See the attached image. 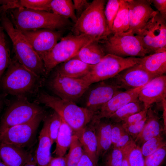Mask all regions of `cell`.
Instances as JSON below:
<instances>
[{
    "mask_svg": "<svg viewBox=\"0 0 166 166\" xmlns=\"http://www.w3.org/2000/svg\"><path fill=\"white\" fill-rule=\"evenodd\" d=\"M160 118L158 113L150 107L147 110L146 119L143 128L134 142L140 146L151 138L162 134L164 130Z\"/></svg>",
    "mask_w": 166,
    "mask_h": 166,
    "instance_id": "44dd1931",
    "label": "cell"
},
{
    "mask_svg": "<svg viewBox=\"0 0 166 166\" xmlns=\"http://www.w3.org/2000/svg\"><path fill=\"white\" fill-rule=\"evenodd\" d=\"M134 141V140H133L125 147L121 149L123 155V158L121 166H129L128 159V154L131 145Z\"/></svg>",
    "mask_w": 166,
    "mask_h": 166,
    "instance_id": "c3c4849f",
    "label": "cell"
},
{
    "mask_svg": "<svg viewBox=\"0 0 166 166\" xmlns=\"http://www.w3.org/2000/svg\"><path fill=\"white\" fill-rule=\"evenodd\" d=\"M73 134L72 128L62 119L55 141V149L53 152L56 156H63L65 155L71 144Z\"/></svg>",
    "mask_w": 166,
    "mask_h": 166,
    "instance_id": "4316f807",
    "label": "cell"
},
{
    "mask_svg": "<svg viewBox=\"0 0 166 166\" xmlns=\"http://www.w3.org/2000/svg\"><path fill=\"white\" fill-rule=\"evenodd\" d=\"M11 22L20 31L48 29L58 30L70 26L68 19L54 13L19 7L10 12Z\"/></svg>",
    "mask_w": 166,
    "mask_h": 166,
    "instance_id": "3957f363",
    "label": "cell"
},
{
    "mask_svg": "<svg viewBox=\"0 0 166 166\" xmlns=\"http://www.w3.org/2000/svg\"><path fill=\"white\" fill-rule=\"evenodd\" d=\"M163 109V119L164 121V130L166 129V100H165L161 102Z\"/></svg>",
    "mask_w": 166,
    "mask_h": 166,
    "instance_id": "f907efd6",
    "label": "cell"
},
{
    "mask_svg": "<svg viewBox=\"0 0 166 166\" xmlns=\"http://www.w3.org/2000/svg\"><path fill=\"white\" fill-rule=\"evenodd\" d=\"M39 136V142L33 159L37 166H48L51 156V144L48 133L49 115L45 116Z\"/></svg>",
    "mask_w": 166,
    "mask_h": 166,
    "instance_id": "ffe728a7",
    "label": "cell"
},
{
    "mask_svg": "<svg viewBox=\"0 0 166 166\" xmlns=\"http://www.w3.org/2000/svg\"><path fill=\"white\" fill-rule=\"evenodd\" d=\"M155 77L166 73V51L155 52L141 57L140 63Z\"/></svg>",
    "mask_w": 166,
    "mask_h": 166,
    "instance_id": "d4e9b609",
    "label": "cell"
},
{
    "mask_svg": "<svg viewBox=\"0 0 166 166\" xmlns=\"http://www.w3.org/2000/svg\"><path fill=\"white\" fill-rule=\"evenodd\" d=\"M8 95L2 93L0 94V113L5 106H7L10 101L7 98Z\"/></svg>",
    "mask_w": 166,
    "mask_h": 166,
    "instance_id": "681fc988",
    "label": "cell"
},
{
    "mask_svg": "<svg viewBox=\"0 0 166 166\" xmlns=\"http://www.w3.org/2000/svg\"><path fill=\"white\" fill-rule=\"evenodd\" d=\"M124 131L121 124L119 123L112 124L111 132L112 147L114 146L117 143Z\"/></svg>",
    "mask_w": 166,
    "mask_h": 166,
    "instance_id": "b9f144b4",
    "label": "cell"
},
{
    "mask_svg": "<svg viewBox=\"0 0 166 166\" xmlns=\"http://www.w3.org/2000/svg\"><path fill=\"white\" fill-rule=\"evenodd\" d=\"M151 2L161 16L166 20V0H152Z\"/></svg>",
    "mask_w": 166,
    "mask_h": 166,
    "instance_id": "f6af8a7d",
    "label": "cell"
},
{
    "mask_svg": "<svg viewBox=\"0 0 166 166\" xmlns=\"http://www.w3.org/2000/svg\"><path fill=\"white\" fill-rule=\"evenodd\" d=\"M106 54L99 42L93 41L84 46L72 58L93 65L100 62Z\"/></svg>",
    "mask_w": 166,
    "mask_h": 166,
    "instance_id": "484cf974",
    "label": "cell"
},
{
    "mask_svg": "<svg viewBox=\"0 0 166 166\" xmlns=\"http://www.w3.org/2000/svg\"><path fill=\"white\" fill-rule=\"evenodd\" d=\"M121 2V0H109L105 7V16L112 33L113 22L119 10Z\"/></svg>",
    "mask_w": 166,
    "mask_h": 166,
    "instance_id": "836d02e7",
    "label": "cell"
},
{
    "mask_svg": "<svg viewBox=\"0 0 166 166\" xmlns=\"http://www.w3.org/2000/svg\"><path fill=\"white\" fill-rule=\"evenodd\" d=\"M33 158L24 148L15 145L0 143V159L7 166H23Z\"/></svg>",
    "mask_w": 166,
    "mask_h": 166,
    "instance_id": "d6986e66",
    "label": "cell"
},
{
    "mask_svg": "<svg viewBox=\"0 0 166 166\" xmlns=\"http://www.w3.org/2000/svg\"><path fill=\"white\" fill-rule=\"evenodd\" d=\"M129 28L128 8L127 0H121L120 6L113 22L112 34L127 32Z\"/></svg>",
    "mask_w": 166,
    "mask_h": 166,
    "instance_id": "f1b7e54d",
    "label": "cell"
},
{
    "mask_svg": "<svg viewBox=\"0 0 166 166\" xmlns=\"http://www.w3.org/2000/svg\"><path fill=\"white\" fill-rule=\"evenodd\" d=\"M77 137L84 152L98 164V144L93 122L92 121Z\"/></svg>",
    "mask_w": 166,
    "mask_h": 166,
    "instance_id": "603a6c76",
    "label": "cell"
},
{
    "mask_svg": "<svg viewBox=\"0 0 166 166\" xmlns=\"http://www.w3.org/2000/svg\"><path fill=\"white\" fill-rule=\"evenodd\" d=\"M48 166H66V159L63 156L51 157Z\"/></svg>",
    "mask_w": 166,
    "mask_h": 166,
    "instance_id": "7dc6e473",
    "label": "cell"
},
{
    "mask_svg": "<svg viewBox=\"0 0 166 166\" xmlns=\"http://www.w3.org/2000/svg\"><path fill=\"white\" fill-rule=\"evenodd\" d=\"M105 3V0H94L90 3L73 26L74 35L93 37L99 42L112 34L104 14Z\"/></svg>",
    "mask_w": 166,
    "mask_h": 166,
    "instance_id": "5b68a950",
    "label": "cell"
},
{
    "mask_svg": "<svg viewBox=\"0 0 166 166\" xmlns=\"http://www.w3.org/2000/svg\"><path fill=\"white\" fill-rule=\"evenodd\" d=\"M23 166H37V165L33 158L32 160Z\"/></svg>",
    "mask_w": 166,
    "mask_h": 166,
    "instance_id": "816d5d0a",
    "label": "cell"
},
{
    "mask_svg": "<svg viewBox=\"0 0 166 166\" xmlns=\"http://www.w3.org/2000/svg\"><path fill=\"white\" fill-rule=\"evenodd\" d=\"M93 41H98L94 37L85 34L62 37L42 58L47 76L57 66L72 58L84 46Z\"/></svg>",
    "mask_w": 166,
    "mask_h": 166,
    "instance_id": "8992f818",
    "label": "cell"
},
{
    "mask_svg": "<svg viewBox=\"0 0 166 166\" xmlns=\"http://www.w3.org/2000/svg\"><path fill=\"white\" fill-rule=\"evenodd\" d=\"M49 116L48 133L51 144H53L56 141L61 124L62 119L55 111L49 115Z\"/></svg>",
    "mask_w": 166,
    "mask_h": 166,
    "instance_id": "74e56055",
    "label": "cell"
},
{
    "mask_svg": "<svg viewBox=\"0 0 166 166\" xmlns=\"http://www.w3.org/2000/svg\"><path fill=\"white\" fill-rule=\"evenodd\" d=\"M51 12L64 18L71 19L75 23L77 18L71 0H52L50 4Z\"/></svg>",
    "mask_w": 166,
    "mask_h": 166,
    "instance_id": "83f0119b",
    "label": "cell"
},
{
    "mask_svg": "<svg viewBox=\"0 0 166 166\" xmlns=\"http://www.w3.org/2000/svg\"><path fill=\"white\" fill-rule=\"evenodd\" d=\"M166 145V142L162 134L154 136L144 143L140 147L144 159L160 148Z\"/></svg>",
    "mask_w": 166,
    "mask_h": 166,
    "instance_id": "d6a6232c",
    "label": "cell"
},
{
    "mask_svg": "<svg viewBox=\"0 0 166 166\" xmlns=\"http://www.w3.org/2000/svg\"><path fill=\"white\" fill-rule=\"evenodd\" d=\"M48 85L57 97L75 103L81 99L89 86L81 78L69 77L55 72Z\"/></svg>",
    "mask_w": 166,
    "mask_h": 166,
    "instance_id": "7c38bea8",
    "label": "cell"
},
{
    "mask_svg": "<svg viewBox=\"0 0 166 166\" xmlns=\"http://www.w3.org/2000/svg\"><path fill=\"white\" fill-rule=\"evenodd\" d=\"M6 106L0 122V134L10 127L26 123L45 112L39 104L35 101L31 102L26 97H17Z\"/></svg>",
    "mask_w": 166,
    "mask_h": 166,
    "instance_id": "9c48e42d",
    "label": "cell"
},
{
    "mask_svg": "<svg viewBox=\"0 0 166 166\" xmlns=\"http://www.w3.org/2000/svg\"><path fill=\"white\" fill-rule=\"evenodd\" d=\"M45 77L26 68L14 57L0 81L2 93L16 97L37 96L44 85Z\"/></svg>",
    "mask_w": 166,
    "mask_h": 166,
    "instance_id": "6da1fadb",
    "label": "cell"
},
{
    "mask_svg": "<svg viewBox=\"0 0 166 166\" xmlns=\"http://www.w3.org/2000/svg\"><path fill=\"white\" fill-rule=\"evenodd\" d=\"M166 155V147L164 146L145 157L144 166H161Z\"/></svg>",
    "mask_w": 166,
    "mask_h": 166,
    "instance_id": "f35d334b",
    "label": "cell"
},
{
    "mask_svg": "<svg viewBox=\"0 0 166 166\" xmlns=\"http://www.w3.org/2000/svg\"><path fill=\"white\" fill-rule=\"evenodd\" d=\"M0 166H7L0 159Z\"/></svg>",
    "mask_w": 166,
    "mask_h": 166,
    "instance_id": "f5cc1de1",
    "label": "cell"
},
{
    "mask_svg": "<svg viewBox=\"0 0 166 166\" xmlns=\"http://www.w3.org/2000/svg\"><path fill=\"white\" fill-rule=\"evenodd\" d=\"M98 164L95 162L84 151L83 155L77 166H96Z\"/></svg>",
    "mask_w": 166,
    "mask_h": 166,
    "instance_id": "bcb514c9",
    "label": "cell"
},
{
    "mask_svg": "<svg viewBox=\"0 0 166 166\" xmlns=\"http://www.w3.org/2000/svg\"><path fill=\"white\" fill-rule=\"evenodd\" d=\"M92 66L79 59L72 58L57 66L55 72L65 76L81 78L88 73Z\"/></svg>",
    "mask_w": 166,
    "mask_h": 166,
    "instance_id": "cb8c5ba5",
    "label": "cell"
},
{
    "mask_svg": "<svg viewBox=\"0 0 166 166\" xmlns=\"http://www.w3.org/2000/svg\"><path fill=\"white\" fill-rule=\"evenodd\" d=\"M146 119V117L136 124L130 125L122 126L125 132L134 140L137 136L141 131L144 126Z\"/></svg>",
    "mask_w": 166,
    "mask_h": 166,
    "instance_id": "ab89813d",
    "label": "cell"
},
{
    "mask_svg": "<svg viewBox=\"0 0 166 166\" xmlns=\"http://www.w3.org/2000/svg\"><path fill=\"white\" fill-rule=\"evenodd\" d=\"M135 35L143 48L151 53L166 51V20L157 10L142 29Z\"/></svg>",
    "mask_w": 166,
    "mask_h": 166,
    "instance_id": "30bf717a",
    "label": "cell"
},
{
    "mask_svg": "<svg viewBox=\"0 0 166 166\" xmlns=\"http://www.w3.org/2000/svg\"><path fill=\"white\" fill-rule=\"evenodd\" d=\"M106 54L122 57H143L152 54L144 49L136 35L131 31L111 34L99 42Z\"/></svg>",
    "mask_w": 166,
    "mask_h": 166,
    "instance_id": "52a82bcc",
    "label": "cell"
},
{
    "mask_svg": "<svg viewBox=\"0 0 166 166\" xmlns=\"http://www.w3.org/2000/svg\"><path fill=\"white\" fill-rule=\"evenodd\" d=\"M128 8L129 28L128 31L135 35L145 26L156 12L151 6L150 0H127Z\"/></svg>",
    "mask_w": 166,
    "mask_h": 166,
    "instance_id": "2e32d148",
    "label": "cell"
},
{
    "mask_svg": "<svg viewBox=\"0 0 166 166\" xmlns=\"http://www.w3.org/2000/svg\"><path fill=\"white\" fill-rule=\"evenodd\" d=\"M84 152L82 146L77 136L73 134L68 153L65 156L66 166H77Z\"/></svg>",
    "mask_w": 166,
    "mask_h": 166,
    "instance_id": "1f68e13d",
    "label": "cell"
},
{
    "mask_svg": "<svg viewBox=\"0 0 166 166\" xmlns=\"http://www.w3.org/2000/svg\"><path fill=\"white\" fill-rule=\"evenodd\" d=\"M147 110L144 109L128 117L121 122L122 126L130 125L139 122L146 117Z\"/></svg>",
    "mask_w": 166,
    "mask_h": 166,
    "instance_id": "60d3db41",
    "label": "cell"
},
{
    "mask_svg": "<svg viewBox=\"0 0 166 166\" xmlns=\"http://www.w3.org/2000/svg\"><path fill=\"white\" fill-rule=\"evenodd\" d=\"M143 86L134 89L119 91L101 107L95 115L93 119L99 120L109 118L121 107L137 99L139 93Z\"/></svg>",
    "mask_w": 166,
    "mask_h": 166,
    "instance_id": "ac0fdd59",
    "label": "cell"
},
{
    "mask_svg": "<svg viewBox=\"0 0 166 166\" xmlns=\"http://www.w3.org/2000/svg\"><path fill=\"white\" fill-rule=\"evenodd\" d=\"M20 31L42 59L62 37L61 30L48 29Z\"/></svg>",
    "mask_w": 166,
    "mask_h": 166,
    "instance_id": "5bb4252c",
    "label": "cell"
},
{
    "mask_svg": "<svg viewBox=\"0 0 166 166\" xmlns=\"http://www.w3.org/2000/svg\"><path fill=\"white\" fill-rule=\"evenodd\" d=\"M104 156V166H121L123 158L121 149L112 147Z\"/></svg>",
    "mask_w": 166,
    "mask_h": 166,
    "instance_id": "d590c367",
    "label": "cell"
},
{
    "mask_svg": "<svg viewBox=\"0 0 166 166\" xmlns=\"http://www.w3.org/2000/svg\"><path fill=\"white\" fill-rule=\"evenodd\" d=\"M53 109L72 128L73 134L78 136L92 121L95 114L85 107L75 102L62 99L40 91L34 101Z\"/></svg>",
    "mask_w": 166,
    "mask_h": 166,
    "instance_id": "7a4b0ae2",
    "label": "cell"
},
{
    "mask_svg": "<svg viewBox=\"0 0 166 166\" xmlns=\"http://www.w3.org/2000/svg\"><path fill=\"white\" fill-rule=\"evenodd\" d=\"M128 159L129 166H144V159L140 147L136 144L134 141L129 149Z\"/></svg>",
    "mask_w": 166,
    "mask_h": 166,
    "instance_id": "8d00e7d4",
    "label": "cell"
},
{
    "mask_svg": "<svg viewBox=\"0 0 166 166\" xmlns=\"http://www.w3.org/2000/svg\"><path fill=\"white\" fill-rule=\"evenodd\" d=\"M39 114L24 123L10 127L0 134V143H7L24 148L33 146L36 141L37 129L46 116Z\"/></svg>",
    "mask_w": 166,
    "mask_h": 166,
    "instance_id": "8fae6325",
    "label": "cell"
},
{
    "mask_svg": "<svg viewBox=\"0 0 166 166\" xmlns=\"http://www.w3.org/2000/svg\"><path fill=\"white\" fill-rule=\"evenodd\" d=\"M51 0H18V5L19 7L51 12L50 8Z\"/></svg>",
    "mask_w": 166,
    "mask_h": 166,
    "instance_id": "e575fe53",
    "label": "cell"
},
{
    "mask_svg": "<svg viewBox=\"0 0 166 166\" xmlns=\"http://www.w3.org/2000/svg\"><path fill=\"white\" fill-rule=\"evenodd\" d=\"M98 166V165H97V166Z\"/></svg>",
    "mask_w": 166,
    "mask_h": 166,
    "instance_id": "db71d44e",
    "label": "cell"
},
{
    "mask_svg": "<svg viewBox=\"0 0 166 166\" xmlns=\"http://www.w3.org/2000/svg\"><path fill=\"white\" fill-rule=\"evenodd\" d=\"M1 26L11 39L14 57L22 65L36 74L47 77L42 59L34 50L21 32L16 28L6 12L1 13Z\"/></svg>",
    "mask_w": 166,
    "mask_h": 166,
    "instance_id": "277c9868",
    "label": "cell"
},
{
    "mask_svg": "<svg viewBox=\"0 0 166 166\" xmlns=\"http://www.w3.org/2000/svg\"><path fill=\"white\" fill-rule=\"evenodd\" d=\"M140 57H122L107 54L97 64L92 65L88 73L81 78L88 86L112 78L123 70L140 64Z\"/></svg>",
    "mask_w": 166,
    "mask_h": 166,
    "instance_id": "ba28073f",
    "label": "cell"
},
{
    "mask_svg": "<svg viewBox=\"0 0 166 166\" xmlns=\"http://www.w3.org/2000/svg\"><path fill=\"white\" fill-rule=\"evenodd\" d=\"M97 120L93 119L97 138L99 156H103L111 148V121L105 120V118Z\"/></svg>",
    "mask_w": 166,
    "mask_h": 166,
    "instance_id": "7402d4cb",
    "label": "cell"
},
{
    "mask_svg": "<svg viewBox=\"0 0 166 166\" xmlns=\"http://www.w3.org/2000/svg\"><path fill=\"white\" fill-rule=\"evenodd\" d=\"M138 99L148 109L152 104L166 100V76L154 78L143 86L138 94Z\"/></svg>",
    "mask_w": 166,
    "mask_h": 166,
    "instance_id": "e0dca14e",
    "label": "cell"
},
{
    "mask_svg": "<svg viewBox=\"0 0 166 166\" xmlns=\"http://www.w3.org/2000/svg\"><path fill=\"white\" fill-rule=\"evenodd\" d=\"M134 140L124 130L118 141L113 147L121 149Z\"/></svg>",
    "mask_w": 166,
    "mask_h": 166,
    "instance_id": "ee69618b",
    "label": "cell"
},
{
    "mask_svg": "<svg viewBox=\"0 0 166 166\" xmlns=\"http://www.w3.org/2000/svg\"><path fill=\"white\" fill-rule=\"evenodd\" d=\"M12 61L3 29L0 25V81Z\"/></svg>",
    "mask_w": 166,
    "mask_h": 166,
    "instance_id": "4dcf8cb0",
    "label": "cell"
},
{
    "mask_svg": "<svg viewBox=\"0 0 166 166\" xmlns=\"http://www.w3.org/2000/svg\"><path fill=\"white\" fill-rule=\"evenodd\" d=\"M155 77L141 64H137L123 70L111 78L120 89L125 90L144 86Z\"/></svg>",
    "mask_w": 166,
    "mask_h": 166,
    "instance_id": "9a60e30c",
    "label": "cell"
},
{
    "mask_svg": "<svg viewBox=\"0 0 166 166\" xmlns=\"http://www.w3.org/2000/svg\"><path fill=\"white\" fill-rule=\"evenodd\" d=\"M73 2L77 18L87 8L90 4V3L86 0H73Z\"/></svg>",
    "mask_w": 166,
    "mask_h": 166,
    "instance_id": "7bdbcfd3",
    "label": "cell"
},
{
    "mask_svg": "<svg viewBox=\"0 0 166 166\" xmlns=\"http://www.w3.org/2000/svg\"><path fill=\"white\" fill-rule=\"evenodd\" d=\"M120 89L111 78L97 82L90 85L82 97L85 107L95 115L101 107Z\"/></svg>",
    "mask_w": 166,
    "mask_h": 166,
    "instance_id": "4fadbf2b",
    "label": "cell"
},
{
    "mask_svg": "<svg viewBox=\"0 0 166 166\" xmlns=\"http://www.w3.org/2000/svg\"><path fill=\"white\" fill-rule=\"evenodd\" d=\"M144 109L143 104L137 99L121 107L109 119L112 122L119 123L130 116Z\"/></svg>",
    "mask_w": 166,
    "mask_h": 166,
    "instance_id": "f546056e",
    "label": "cell"
}]
</instances>
